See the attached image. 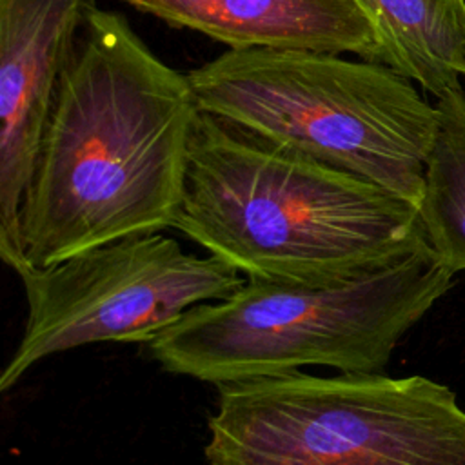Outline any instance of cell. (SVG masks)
<instances>
[{"label":"cell","instance_id":"obj_4","mask_svg":"<svg viewBox=\"0 0 465 465\" xmlns=\"http://www.w3.org/2000/svg\"><path fill=\"white\" fill-rule=\"evenodd\" d=\"M187 78L200 111L420 205L438 109L394 69L309 49H229Z\"/></svg>","mask_w":465,"mask_h":465},{"label":"cell","instance_id":"obj_6","mask_svg":"<svg viewBox=\"0 0 465 465\" xmlns=\"http://www.w3.org/2000/svg\"><path fill=\"white\" fill-rule=\"evenodd\" d=\"M16 274L27 316L0 374L2 392L53 354L104 341H153L191 307L223 300L245 282L222 258L189 254L160 232L120 238Z\"/></svg>","mask_w":465,"mask_h":465},{"label":"cell","instance_id":"obj_10","mask_svg":"<svg viewBox=\"0 0 465 465\" xmlns=\"http://www.w3.org/2000/svg\"><path fill=\"white\" fill-rule=\"evenodd\" d=\"M436 100L438 133L418 213L429 245L456 274L465 271V93Z\"/></svg>","mask_w":465,"mask_h":465},{"label":"cell","instance_id":"obj_5","mask_svg":"<svg viewBox=\"0 0 465 465\" xmlns=\"http://www.w3.org/2000/svg\"><path fill=\"white\" fill-rule=\"evenodd\" d=\"M207 429L209 465H465V409L418 374L223 383Z\"/></svg>","mask_w":465,"mask_h":465},{"label":"cell","instance_id":"obj_2","mask_svg":"<svg viewBox=\"0 0 465 465\" xmlns=\"http://www.w3.org/2000/svg\"><path fill=\"white\" fill-rule=\"evenodd\" d=\"M174 229L247 280L332 283L429 245L418 207L200 111Z\"/></svg>","mask_w":465,"mask_h":465},{"label":"cell","instance_id":"obj_3","mask_svg":"<svg viewBox=\"0 0 465 465\" xmlns=\"http://www.w3.org/2000/svg\"><path fill=\"white\" fill-rule=\"evenodd\" d=\"M454 276L425 245L343 282L247 280L223 300L191 307L149 349L165 371L214 385L311 365L381 372Z\"/></svg>","mask_w":465,"mask_h":465},{"label":"cell","instance_id":"obj_1","mask_svg":"<svg viewBox=\"0 0 465 465\" xmlns=\"http://www.w3.org/2000/svg\"><path fill=\"white\" fill-rule=\"evenodd\" d=\"M200 107L122 13L93 7L62 76L22 211L25 267L174 227Z\"/></svg>","mask_w":465,"mask_h":465},{"label":"cell","instance_id":"obj_8","mask_svg":"<svg viewBox=\"0 0 465 465\" xmlns=\"http://www.w3.org/2000/svg\"><path fill=\"white\" fill-rule=\"evenodd\" d=\"M229 49H309L374 60V27L356 0H125Z\"/></svg>","mask_w":465,"mask_h":465},{"label":"cell","instance_id":"obj_7","mask_svg":"<svg viewBox=\"0 0 465 465\" xmlns=\"http://www.w3.org/2000/svg\"><path fill=\"white\" fill-rule=\"evenodd\" d=\"M94 0H0V256L25 267L22 211L62 76Z\"/></svg>","mask_w":465,"mask_h":465},{"label":"cell","instance_id":"obj_9","mask_svg":"<svg viewBox=\"0 0 465 465\" xmlns=\"http://www.w3.org/2000/svg\"><path fill=\"white\" fill-rule=\"evenodd\" d=\"M376 35L374 60L441 98L465 78V0H356Z\"/></svg>","mask_w":465,"mask_h":465}]
</instances>
